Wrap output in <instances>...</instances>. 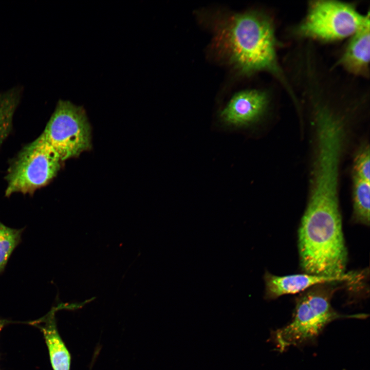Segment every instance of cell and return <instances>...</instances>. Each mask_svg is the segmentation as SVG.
Here are the masks:
<instances>
[{
	"label": "cell",
	"instance_id": "6da1fadb",
	"mask_svg": "<svg viewBox=\"0 0 370 370\" xmlns=\"http://www.w3.org/2000/svg\"><path fill=\"white\" fill-rule=\"evenodd\" d=\"M213 33L215 49L239 74L266 71L286 84L276 56L274 27L264 13L230 14L217 22Z\"/></svg>",
	"mask_w": 370,
	"mask_h": 370
},
{
	"label": "cell",
	"instance_id": "7a4b0ae2",
	"mask_svg": "<svg viewBox=\"0 0 370 370\" xmlns=\"http://www.w3.org/2000/svg\"><path fill=\"white\" fill-rule=\"evenodd\" d=\"M301 268L306 273L343 277L347 251L338 199L309 198L298 231Z\"/></svg>",
	"mask_w": 370,
	"mask_h": 370
},
{
	"label": "cell",
	"instance_id": "3957f363",
	"mask_svg": "<svg viewBox=\"0 0 370 370\" xmlns=\"http://www.w3.org/2000/svg\"><path fill=\"white\" fill-rule=\"evenodd\" d=\"M328 284L310 288L297 298L292 320L274 333L280 351L313 341L328 324L335 320L367 317L364 313L343 314L336 311L331 304L335 288Z\"/></svg>",
	"mask_w": 370,
	"mask_h": 370
},
{
	"label": "cell",
	"instance_id": "277c9868",
	"mask_svg": "<svg viewBox=\"0 0 370 370\" xmlns=\"http://www.w3.org/2000/svg\"><path fill=\"white\" fill-rule=\"evenodd\" d=\"M62 162L40 135L21 150L9 167L6 196L32 193L46 186L56 176Z\"/></svg>",
	"mask_w": 370,
	"mask_h": 370
},
{
	"label": "cell",
	"instance_id": "5b68a950",
	"mask_svg": "<svg viewBox=\"0 0 370 370\" xmlns=\"http://www.w3.org/2000/svg\"><path fill=\"white\" fill-rule=\"evenodd\" d=\"M353 5L335 1H314L309 4L307 13L298 26L301 36L330 42L350 37L368 20Z\"/></svg>",
	"mask_w": 370,
	"mask_h": 370
},
{
	"label": "cell",
	"instance_id": "8992f818",
	"mask_svg": "<svg viewBox=\"0 0 370 370\" xmlns=\"http://www.w3.org/2000/svg\"><path fill=\"white\" fill-rule=\"evenodd\" d=\"M41 136L62 161L91 147V128L85 109L60 100Z\"/></svg>",
	"mask_w": 370,
	"mask_h": 370
},
{
	"label": "cell",
	"instance_id": "52a82bcc",
	"mask_svg": "<svg viewBox=\"0 0 370 370\" xmlns=\"http://www.w3.org/2000/svg\"><path fill=\"white\" fill-rule=\"evenodd\" d=\"M268 103L267 94L261 90L247 89L234 94L220 110L225 124L243 127L255 122L262 116Z\"/></svg>",
	"mask_w": 370,
	"mask_h": 370
},
{
	"label": "cell",
	"instance_id": "ba28073f",
	"mask_svg": "<svg viewBox=\"0 0 370 370\" xmlns=\"http://www.w3.org/2000/svg\"><path fill=\"white\" fill-rule=\"evenodd\" d=\"M357 274L349 273L343 277H331L308 273L278 276L266 271L263 275L265 299L274 300L281 296L303 292L319 285L350 282Z\"/></svg>",
	"mask_w": 370,
	"mask_h": 370
},
{
	"label": "cell",
	"instance_id": "9c48e42d",
	"mask_svg": "<svg viewBox=\"0 0 370 370\" xmlns=\"http://www.w3.org/2000/svg\"><path fill=\"white\" fill-rule=\"evenodd\" d=\"M369 20L350 36L338 61L349 72L364 77L369 74Z\"/></svg>",
	"mask_w": 370,
	"mask_h": 370
},
{
	"label": "cell",
	"instance_id": "30bf717a",
	"mask_svg": "<svg viewBox=\"0 0 370 370\" xmlns=\"http://www.w3.org/2000/svg\"><path fill=\"white\" fill-rule=\"evenodd\" d=\"M53 312L49 314L41 330L53 369L70 370V355L58 332Z\"/></svg>",
	"mask_w": 370,
	"mask_h": 370
},
{
	"label": "cell",
	"instance_id": "8fae6325",
	"mask_svg": "<svg viewBox=\"0 0 370 370\" xmlns=\"http://www.w3.org/2000/svg\"><path fill=\"white\" fill-rule=\"evenodd\" d=\"M369 182L354 176L353 219L367 226L369 225Z\"/></svg>",
	"mask_w": 370,
	"mask_h": 370
},
{
	"label": "cell",
	"instance_id": "7c38bea8",
	"mask_svg": "<svg viewBox=\"0 0 370 370\" xmlns=\"http://www.w3.org/2000/svg\"><path fill=\"white\" fill-rule=\"evenodd\" d=\"M23 230L8 227L0 221V273L4 271L11 253L20 243Z\"/></svg>",
	"mask_w": 370,
	"mask_h": 370
},
{
	"label": "cell",
	"instance_id": "4fadbf2b",
	"mask_svg": "<svg viewBox=\"0 0 370 370\" xmlns=\"http://www.w3.org/2000/svg\"><path fill=\"white\" fill-rule=\"evenodd\" d=\"M15 111L12 100L7 95L0 94V145L10 132Z\"/></svg>",
	"mask_w": 370,
	"mask_h": 370
},
{
	"label": "cell",
	"instance_id": "5bb4252c",
	"mask_svg": "<svg viewBox=\"0 0 370 370\" xmlns=\"http://www.w3.org/2000/svg\"><path fill=\"white\" fill-rule=\"evenodd\" d=\"M354 176L370 181V155L368 145L358 152L354 163Z\"/></svg>",
	"mask_w": 370,
	"mask_h": 370
},
{
	"label": "cell",
	"instance_id": "9a60e30c",
	"mask_svg": "<svg viewBox=\"0 0 370 370\" xmlns=\"http://www.w3.org/2000/svg\"><path fill=\"white\" fill-rule=\"evenodd\" d=\"M5 325V321L0 320V332Z\"/></svg>",
	"mask_w": 370,
	"mask_h": 370
}]
</instances>
